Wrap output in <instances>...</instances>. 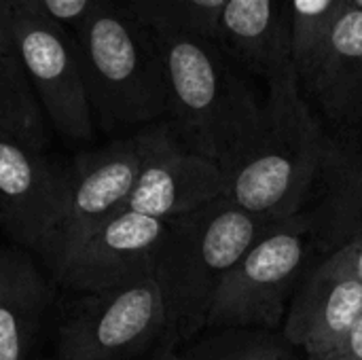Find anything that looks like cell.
Wrapping results in <instances>:
<instances>
[{"label": "cell", "instance_id": "1", "mask_svg": "<svg viewBox=\"0 0 362 360\" xmlns=\"http://www.w3.org/2000/svg\"><path fill=\"white\" fill-rule=\"evenodd\" d=\"M329 142L331 129L305 102L293 64L267 83L257 127L221 163L223 197L267 223L299 216Z\"/></svg>", "mask_w": 362, "mask_h": 360}, {"label": "cell", "instance_id": "2", "mask_svg": "<svg viewBox=\"0 0 362 360\" xmlns=\"http://www.w3.org/2000/svg\"><path fill=\"white\" fill-rule=\"evenodd\" d=\"M98 132H138L168 115L155 32L123 0H100L72 32Z\"/></svg>", "mask_w": 362, "mask_h": 360}, {"label": "cell", "instance_id": "3", "mask_svg": "<svg viewBox=\"0 0 362 360\" xmlns=\"http://www.w3.org/2000/svg\"><path fill=\"white\" fill-rule=\"evenodd\" d=\"M153 32L168 87L165 121L191 151L223 163L257 127L263 100L214 38Z\"/></svg>", "mask_w": 362, "mask_h": 360}, {"label": "cell", "instance_id": "4", "mask_svg": "<svg viewBox=\"0 0 362 360\" xmlns=\"http://www.w3.org/2000/svg\"><path fill=\"white\" fill-rule=\"evenodd\" d=\"M269 225L227 197L168 221L153 276L165 303L170 339L182 346L206 331L221 282Z\"/></svg>", "mask_w": 362, "mask_h": 360}, {"label": "cell", "instance_id": "5", "mask_svg": "<svg viewBox=\"0 0 362 360\" xmlns=\"http://www.w3.org/2000/svg\"><path fill=\"white\" fill-rule=\"evenodd\" d=\"M318 259L303 214L269 225L221 282L206 331H282L288 306Z\"/></svg>", "mask_w": 362, "mask_h": 360}, {"label": "cell", "instance_id": "6", "mask_svg": "<svg viewBox=\"0 0 362 360\" xmlns=\"http://www.w3.org/2000/svg\"><path fill=\"white\" fill-rule=\"evenodd\" d=\"M168 337V312L155 276L78 295L55 333V360H134Z\"/></svg>", "mask_w": 362, "mask_h": 360}, {"label": "cell", "instance_id": "7", "mask_svg": "<svg viewBox=\"0 0 362 360\" xmlns=\"http://www.w3.org/2000/svg\"><path fill=\"white\" fill-rule=\"evenodd\" d=\"M13 32L21 64L49 127L68 142L95 136L74 34L28 0H11Z\"/></svg>", "mask_w": 362, "mask_h": 360}, {"label": "cell", "instance_id": "8", "mask_svg": "<svg viewBox=\"0 0 362 360\" xmlns=\"http://www.w3.org/2000/svg\"><path fill=\"white\" fill-rule=\"evenodd\" d=\"M142 136H119L100 149L78 153L68 163V191L64 214L40 252L45 267L53 265L104 221L127 208L140 163Z\"/></svg>", "mask_w": 362, "mask_h": 360}, {"label": "cell", "instance_id": "9", "mask_svg": "<svg viewBox=\"0 0 362 360\" xmlns=\"http://www.w3.org/2000/svg\"><path fill=\"white\" fill-rule=\"evenodd\" d=\"M142 163L127 202L129 210L159 221H172L225 195V174L218 161L191 151L161 119L140 129Z\"/></svg>", "mask_w": 362, "mask_h": 360}, {"label": "cell", "instance_id": "10", "mask_svg": "<svg viewBox=\"0 0 362 360\" xmlns=\"http://www.w3.org/2000/svg\"><path fill=\"white\" fill-rule=\"evenodd\" d=\"M165 227L168 221L125 208L83 238L47 272L57 286L78 295L151 276Z\"/></svg>", "mask_w": 362, "mask_h": 360}, {"label": "cell", "instance_id": "11", "mask_svg": "<svg viewBox=\"0 0 362 360\" xmlns=\"http://www.w3.org/2000/svg\"><path fill=\"white\" fill-rule=\"evenodd\" d=\"M68 163L0 132V231L34 255L64 214Z\"/></svg>", "mask_w": 362, "mask_h": 360}, {"label": "cell", "instance_id": "12", "mask_svg": "<svg viewBox=\"0 0 362 360\" xmlns=\"http://www.w3.org/2000/svg\"><path fill=\"white\" fill-rule=\"evenodd\" d=\"M299 89L333 134L362 132V11L348 4L295 66Z\"/></svg>", "mask_w": 362, "mask_h": 360}, {"label": "cell", "instance_id": "13", "mask_svg": "<svg viewBox=\"0 0 362 360\" xmlns=\"http://www.w3.org/2000/svg\"><path fill=\"white\" fill-rule=\"evenodd\" d=\"M361 314L362 282L331 252L305 274L280 333L308 360H327L341 352Z\"/></svg>", "mask_w": 362, "mask_h": 360}, {"label": "cell", "instance_id": "14", "mask_svg": "<svg viewBox=\"0 0 362 360\" xmlns=\"http://www.w3.org/2000/svg\"><path fill=\"white\" fill-rule=\"evenodd\" d=\"M320 257L362 236V144L352 134H333L301 212Z\"/></svg>", "mask_w": 362, "mask_h": 360}, {"label": "cell", "instance_id": "15", "mask_svg": "<svg viewBox=\"0 0 362 360\" xmlns=\"http://www.w3.org/2000/svg\"><path fill=\"white\" fill-rule=\"evenodd\" d=\"M55 286L34 252L0 242V360H32Z\"/></svg>", "mask_w": 362, "mask_h": 360}, {"label": "cell", "instance_id": "16", "mask_svg": "<svg viewBox=\"0 0 362 360\" xmlns=\"http://www.w3.org/2000/svg\"><path fill=\"white\" fill-rule=\"evenodd\" d=\"M214 40L238 68L269 83L293 66L291 0H227Z\"/></svg>", "mask_w": 362, "mask_h": 360}, {"label": "cell", "instance_id": "17", "mask_svg": "<svg viewBox=\"0 0 362 360\" xmlns=\"http://www.w3.org/2000/svg\"><path fill=\"white\" fill-rule=\"evenodd\" d=\"M0 132L36 151H47L51 142V127L19 57L11 0H0Z\"/></svg>", "mask_w": 362, "mask_h": 360}, {"label": "cell", "instance_id": "18", "mask_svg": "<svg viewBox=\"0 0 362 360\" xmlns=\"http://www.w3.org/2000/svg\"><path fill=\"white\" fill-rule=\"evenodd\" d=\"M178 360H308L280 331H204L178 346Z\"/></svg>", "mask_w": 362, "mask_h": 360}, {"label": "cell", "instance_id": "19", "mask_svg": "<svg viewBox=\"0 0 362 360\" xmlns=\"http://www.w3.org/2000/svg\"><path fill=\"white\" fill-rule=\"evenodd\" d=\"M151 30L191 32L214 38L227 0H123Z\"/></svg>", "mask_w": 362, "mask_h": 360}, {"label": "cell", "instance_id": "20", "mask_svg": "<svg viewBox=\"0 0 362 360\" xmlns=\"http://www.w3.org/2000/svg\"><path fill=\"white\" fill-rule=\"evenodd\" d=\"M350 0H291L293 64L299 66L327 34Z\"/></svg>", "mask_w": 362, "mask_h": 360}, {"label": "cell", "instance_id": "21", "mask_svg": "<svg viewBox=\"0 0 362 360\" xmlns=\"http://www.w3.org/2000/svg\"><path fill=\"white\" fill-rule=\"evenodd\" d=\"M28 2L34 4L47 17H51L53 21L74 32L100 0H28Z\"/></svg>", "mask_w": 362, "mask_h": 360}, {"label": "cell", "instance_id": "22", "mask_svg": "<svg viewBox=\"0 0 362 360\" xmlns=\"http://www.w3.org/2000/svg\"><path fill=\"white\" fill-rule=\"evenodd\" d=\"M339 255V259L346 263V267L352 272V276L362 282V236L354 238L352 242H348L346 246H341L339 250H335Z\"/></svg>", "mask_w": 362, "mask_h": 360}, {"label": "cell", "instance_id": "23", "mask_svg": "<svg viewBox=\"0 0 362 360\" xmlns=\"http://www.w3.org/2000/svg\"><path fill=\"white\" fill-rule=\"evenodd\" d=\"M339 354H344L348 359L362 360V314L361 318L356 320V325L352 327L350 335L346 337V344H344Z\"/></svg>", "mask_w": 362, "mask_h": 360}, {"label": "cell", "instance_id": "24", "mask_svg": "<svg viewBox=\"0 0 362 360\" xmlns=\"http://www.w3.org/2000/svg\"><path fill=\"white\" fill-rule=\"evenodd\" d=\"M148 360H178V344L170 337H165L161 342V346L151 352V359Z\"/></svg>", "mask_w": 362, "mask_h": 360}, {"label": "cell", "instance_id": "25", "mask_svg": "<svg viewBox=\"0 0 362 360\" xmlns=\"http://www.w3.org/2000/svg\"><path fill=\"white\" fill-rule=\"evenodd\" d=\"M327 360H354V359H348V356H344V354H337V356H331V359Z\"/></svg>", "mask_w": 362, "mask_h": 360}, {"label": "cell", "instance_id": "26", "mask_svg": "<svg viewBox=\"0 0 362 360\" xmlns=\"http://www.w3.org/2000/svg\"><path fill=\"white\" fill-rule=\"evenodd\" d=\"M350 4H352V6H356V8H361V11H362V0H350Z\"/></svg>", "mask_w": 362, "mask_h": 360}, {"label": "cell", "instance_id": "27", "mask_svg": "<svg viewBox=\"0 0 362 360\" xmlns=\"http://www.w3.org/2000/svg\"><path fill=\"white\" fill-rule=\"evenodd\" d=\"M49 360H55V359H49Z\"/></svg>", "mask_w": 362, "mask_h": 360}]
</instances>
